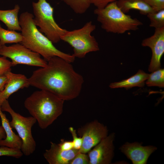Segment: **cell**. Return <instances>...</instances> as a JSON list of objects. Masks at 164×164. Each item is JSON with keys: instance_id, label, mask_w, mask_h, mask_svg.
Instances as JSON below:
<instances>
[{"instance_id": "cell-1", "label": "cell", "mask_w": 164, "mask_h": 164, "mask_svg": "<svg viewBox=\"0 0 164 164\" xmlns=\"http://www.w3.org/2000/svg\"><path fill=\"white\" fill-rule=\"evenodd\" d=\"M45 67L34 71L28 78L30 85L45 90L65 101L80 94L84 78L74 70L71 63L57 56L53 57Z\"/></svg>"}, {"instance_id": "cell-2", "label": "cell", "mask_w": 164, "mask_h": 164, "mask_svg": "<svg viewBox=\"0 0 164 164\" xmlns=\"http://www.w3.org/2000/svg\"><path fill=\"white\" fill-rule=\"evenodd\" d=\"M34 16L28 12L22 13L19 18L23 38L20 43L41 55L47 62L52 57H60L72 63L75 57L72 55L57 49L53 43L37 29L34 21Z\"/></svg>"}, {"instance_id": "cell-3", "label": "cell", "mask_w": 164, "mask_h": 164, "mask_svg": "<svg viewBox=\"0 0 164 164\" xmlns=\"http://www.w3.org/2000/svg\"><path fill=\"white\" fill-rule=\"evenodd\" d=\"M64 101L48 91L40 90L25 100L24 105L39 127L45 129L52 124L63 112Z\"/></svg>"}, {"instance_id": "cell-4", "label": "cell", "mask_w": 164, "mask_h": 164, "mask_svg": "<svg viewBox=\"0 0 164 164\" xmlns=\"http://www.w3.org/2000/svg\"><path fill=\"white\" fill-rule=\"evenodd\" d=\"M94 12L101 28L107 32L122 34L129 31H136L143 25L139 20L123 12L116 1L103 8H96Z\"/></svg>"}, {"instance_id": "cell-5", "label": "cell", "mask_w": 164, "mask_h": 164, "mask_svg": "<svg viewBox=\"0 0 164 164\" xmlns=\"http://www.w3.org/2000/svg\"><path fill=\"white\" fill-rule=\"evenodd\" d=\"M96 29L91 21L86 23L80 28L67 30L61 37V40L67 43L73 48V55L76 58H83L90 52L99 50L95 38L91 35Z\"/></svg>"}, {"instance_id": "cell-6", "label": "cell", "mask_w": 164, "mask_h": 164, "mask_svg": "<svg viewBox=\"0 0 164 164\" xmlns=\"http://www.w3.org/2000/svg\"><path fill=\"white\" fill-rule=\"evenodd\" d=\"M34 14V21L39 31L53 43H57L67 30L60 27L55 22L53 17V8L46 0H38L32 2Z\"/></svg>"}, {"instance_id": "cell-7", "label": "cell", "mask_w": 164, "mask_h": 164, "mask_svg": "<svg viewBox=\"0 0 164 164\" xmlns=\"http://www.w3.org/2000/svg\"><path fill=\"white\" fill-rule=\"evenodd\" d=\"M2 111L9 113L12 119L9 122L12 128L17 131L21 139L22 144L21 150L23 154L29 156L32 154L36 148V142L32 135V128L37 121L36 119L31 116L25 117L15 112L9 105L7 100H5L1 107Z\"/></svg>"}, {"instance_id": "cell-8", "label": "cell", "mask_w": 164, "mask_h": 164, "mask_svg": "<svg viewBox=\"0 0 164 164\" xmlns=\"http://www.w3.org/2000/svg\"><path fill=\"white\" fill-rule=\"evenodd\" d=\"M0 55L10 59L13 66L22 64L41 67H45L47 63L39 54L20 43L9 46L2 45L0 48Z\"/></svg>"}, {"instance_id": "cell-9", "label": "cell", "mask_w": 164, "mask_h": 164, "mask_svg": "<svg viewBox=\"0 0 164 164\" xmlns=\"http://www.w3.org/2000/svg\"><path fill=\"white\" fill-rule=\"evenodd\" d=\"M77 133L83 140L79 152L87 153L108 135V130L106 126L95 120L79 128Z\"/></svg>"}, {"instance_id": "cell-10", "label": "cell", "mask_w": 164, "mask_h": 164, "mask_svg": "<svg viewBox=\"0 0 164 164\" xmlns=\"http://www.w3.org/2000/svg\"><path fill=\"white\" fill-rule=\"evenodd\" d=\"M115 133H112L101 140L88 153L90 164H109L114 155L113 144Z\"/></svg>"}, {"instance_id": "cell-11", "label": "cell", "mask_w": 164, "mask_h": 164, "mask_svg": "<svg viewBox=\"0 0 164 164\" xmlns=\"http://www.w3.org/2000/svg\"><path fill=\"white\" fill-rule=\"evenodd\" d=\"M141 44L149 47L152 51L149 71L152 72L160 69L161 59L164 53V27L155 29L154 34L143 39Z\"/></svg>"}, {"instance_id": "cell-12", "label": "cell", "mask_w": 164, "mask_h": 164, "mask_svg": "<svg viewBox=\"0 0 164 164\" xmlns=\"http://www.w3.org/2000/svg\"><path fill=\"white\" fill-rule=\"evenodd\" d=\"M142 145L137 142H126L119 149L133 164H146L150 156L157 148L154 146H143Z\"/></svg>"}, {"instance_id": "cell-13", "label": "cell", "mask_w": 164, "mask_h": 164, "mask_svg": "<svg viewBox=\"0 0 164 164\" xmlns=\"http://www.w3.org/2000/svg\"><path fill=\"white\" fill-rule=\"evenodd\" d=\"M5 75L8 80L4 89L0 92V107L3 101L7 100L12 94L30 85L28 78L24 75L14 73L10 71Z\"/></svg>"}, {"instance_id": "cell-14", "label": "cell", "mask_w": 164, "mask_h": 164, "mask_svg": "<svg viewBox=\"0 0 164 164\" xmlns=\"http://www.w3.org/2000/svg\"><path fill=\"white\" fill-rule=\"evenodd\" d=\"M50 149L46 150L43 156L49 164H69L71 161L79 152V150L73 149L63 150L58 144L50 142Z\"/></svg>"}, {"instance_id": "cell-15", "label": "cell", "mask_w": 164, "mask_h": 164, "mask_svg": "<svg viewBox=\"0 0 164 164\" xmlns=\"http://www.w3.org/2000/svg\"><path fill=\"white\" fill-rule=\"evenodd\" d=\"M0 117L1 118L2 126H3L6 134V137L0 141V146H5L9 148L21 149L22 141L17 135L12 130L9 120L1 110L0 107Z\"/></svg>"}, {"instance_id": "cell-16", "label": "cell", "mask_w": 164, "mask_h": 164, "mask_svg": "<svg viewBox=\"0 0 164 164\" xmlns=\"http://www.w3.org/2000/svg\"><path fill=\"white\" fill-rule=\"evenodd\" d=\"M149 74L139 70L134 75L125 80L118 82L111 83L109 87L111 88H125L128 89L135 87H143L145 82L147 80Z\"/></svg>"}, {"instance_id": "cell-17", "label": "cell", "mask_w": 164, "mask_h": 164, "mask_svg": "<svg viewBox=\"0 0 164 164\" xmlns=\"http://www.w3.org/2000/svg\"><path fill=\"white\" fill-rule=\"evenodd\" d=\"M116 4L124 13L128 12L131 10H138L143 15L155 12L143 0H118Z\"/></svg>"}, {"instance_id": "cell-18", "label": "cell", "mask_w": 164, "mask_h": 164, "mask_svg": "<svg viewBox=\"0 0 164 164\" xmlns=\"http://www.w3.org/2000/svg\"><path fill=\"white\" fill-rule=\"evenodd\" d=\"M19 9V5H16L11 10H0V20L6 25L8 30L21 31L18 18Z\"/></svg>"}, {"instance_id": "cell-19", "label": "cell", "mask_w": 164, "mask_h": 164, "mask_svg": "<svg viewBox=\"0 0 164 164\" xmlns=\"http://www.w3.org/2000/svg\"><path fill=\"white\" fill-rule=\"evenodd\" d=\"M23 37L21 34L15 30H6L0 24V45L7 43H20Z\"/></svg>"}, {"instance_id": "cell-20", "label": "cell", "mask_w": 164, "mask_h": 164, "mask_svg": "<svg viewBox=\"0 0 164 164\" xmlns=\"http://www.w3.org/2000/svg\"><path fill=\"white\" fill-rule=\"evenodd\" d=\"M61 0L77 14H81L85 13L91 5L90 0Z\"/></svg>"}, {"instance_id": "cell-21", "label": "cell", "mask_w": 164, "mask_h": 164, "mask_svg": "<svg viewBox=\"0 0 164 164\" xmlns=\"http://www.w3.org/2000/svg\"><path fill=\"white\" fill-rule=\"evenodd\" d=\"M149 74L146 84L149 87L156 86L160 87H164V69H159Z\"/></svg>"}, {"instance_id": "cell-22", "label": "cell", "mask_w": 164, "mask_h": 164, "mask_svg": "<svg viewBox=\"0 0 164 164\" xmlns=\"http://www.w3.org/2000/svg\"><path fill=\"white\" fill-rule=\"evenodd\" d=\"M147 16L149 20L150 27L155 29L164 27V9L149 13Z\"/></svg>"}, {"instance_id": "cell-23", "label": "cell", "mask_w": 164, "mask_h": 164, "mask_svg": "<svg viewBox=\"0 0 164 164\" xmlns=\"http://www.w3.org/2000/svg\"><path fill=\"white\" fill-rule=\"evenodd\" d=\"M23 155L21 149H12L5 146H0V156H7L19 158Z\"/></svg>"}, {"instance_id": "cell-24", "label": "cell", "mask_w": 164, "mask_h": 164, "mask_svg": "<svg viewBox=\"0 0 164 164\" xmlns=\"http://www.w3.org/2000/svg\"><path fill=\"white\" fill-rule=\"evenodd\" d=\"M12 66L11 62L8 60L7 57L4 56L0 57V77L11 71V67Z\"/></svg>"}, {"instance_id": "cell-25", "label": "cell", "mask_w": 164, "mask_h": 164, "mask_svg": "<svg viewBox=\"0 0 164 164\" xmlns=\"http://www.w3.org/2000/svg\"><path fill=\"white\" fill-rule=\"evenodd\" d=\"M69 164H90L88 154L79 152L71 161Z\"/></svg>"}, {"instance_id": "cell-26", "label": "cell", "mask_w": 164, "mask_h": 164, "mask_svg": "<svg viewBox=\"0 0 164 164\" xmlns=\"http://www.w3.org/2000/svg\"><path fill=\"white\" fill-rule=\"evenodd\" d=\"M69 130L73 137L72 141L73 145V149L79 150L81 148L83 142L82 138L77 136L76 130L72 127L69 128Z\"/></svg>"}, {"instance_id": "cell-27", "label": "cell", "mask_w": 164, "mask_h": 164, "mask_svg": "<svg viewBox=\"0 0 164 164\" xmlns=\"http://www.w3.org/2000/svg\"><path fill=\"white\" fill-rule=\"evenodd\" d=\"M155 12L164 9V0H143Z\"/></svg>"}, {"instance_id": "cell-28", "label": "cell", "mask_w": 164, "mask_h": 164, "mask_svg": "<svg viewBox=\"0 0 164 164\" xmlns=\"http://www.w3.org/2000/svg\"><path fill=\"white\" fill-rule=\"evenodd\" d=\"M118 0H90L91 4H93L96 8L102 9L109 3Z\"/></svg>"}, {"instance_id": "cell-29", "label": "cell", "mask_w": 164, "mask_h": 164, "mask_svg": "<svg viewBox=\"0 0 164 164\" xmlns=\"http://www.w3.org/2000/svg\"><path fill=\"white\" fill-rule=\"evenodd\" d=\"M58 145L60 149L63 150H69L73 148L72 141H67L62 139Z\"/></svg>"}, {"instance_id": "cell-30", "label": "cell", "mask_w": 164, "mask_h": 164, "mask_svg": "<svg viewBox=\"0 0 164 164\" xmlns=\"http://www.w3.org/2000/svg\"><path fill=\"white\" fill-rule=\"evenodd\" d=\"M7 80V77L5 75L0 77V92L4 89Z\"/></svg>"}, {"instance_id": "cell-31", "label": "cell", "mask_w": 164, "mask_h": 164, "mask_svg": "<svg viewBox=\"0 0 164 164\" xmlns=\"http://www.w3.org/2000/svg\"><path fill=\"white\" fill-rule=\"evenodd\" d=\"M6 137V134L5 130L2 126H0V141L4 139Z\"/></svg>"}, {"instance_id": "cell-32", "label": "cell", "mask_w": 164, "mask_h": 164, "mask_svg": "<svg viewBox=\"0 0 164 164\" xmlns=\"http://www.w3.org/2000/svg\"><path fill=\"white\" fill-rule=\"evenodd\" d=\"M2 45H0V48L1 47Z\"/></svg>"}]
</instances>
